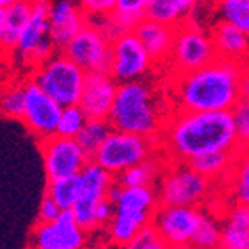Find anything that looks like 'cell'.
I'll return each instance as SVG.
<instances>
[{
    "label": "cell",
    "mask_w": 249,
    "mask_h": 249,
    "mask_svg": "<svg viewBox=\"0 0 249 249\" xmlns=\"http://www.w3.org/2000/svg\"><path fill=\"white\" fill-rule=\"evenodd\" d=\"M88 23L75 0H51L49 5V38L54 47L61 51L75 34Z\"/></svg>",
    "instance_id": "obj_16"
},
{
    "label": "cell",
    "mask_w": 249,
    "mask_h": 249,
    "mask_svg": "<svg viewBox=\"0 0 249 249\" xmlns=\"http://www.w3.org/2000/svg\"><path fill=\"white\" fill-rule=\"evenodd\" d=\"M129 249H162L166 248L162 242L160 235L155 230V227L152 223L145 225L142 230H138L136 235L129 241L127 244Z\"/></svg>",
    "instance_id": "obj_36"
},
{
    "label": "cell",
    "mask_w": 249,
    "mask_h": 249,
    "mask_svg": "<svg viewBox=\"0 0 249 249\" xmlns=\"http://www.w3.org/2000/svg\"><path fill=\"white\" fill-rule=\"evenodd\" d=\"M159 206V197L155 187H122L117 196L113 208L136 209V211L154 213Z\"/></svg>",
    "instance_id": "obj_25"
},
{
    "label": "cell",
    "mask_w": 249,
    "mask_h": 249,
    "mask_svg": "<svg viewBox=\"0 0 249 249\" xmlns=\"http://www.w3.org/2000/svg\"><path fill=\"white\" fill-rule=\"evenodd\" d=\"M59 112L61 105L47 96L34 80L30 79L23 84V112L19 121L38 142L56 134Z\"/></svg>",
    "instance_id": "obj_10"
},
{
    "label": "cell",
    "mask_w": 249,
    "mask_h": 249,
    "mask_svg": "<svg viewBox=\"0 0 249 249\" xmlns=\"http://www.w3.org/2000/svg\"><path fill=\"white\" fill-rule=\"evenodd\" d=\"M211 40L214 53L218 58L230 59V61H241L248 63V47H249V38L248 34L242 32L241 28L225 23V21H218L211 30Z\"/></svg>",
    "instance_id": "obj_18"
},
{
    "label": "cell",
    "mask_w": 249,
    "mask_h": 249,
    "mask_svg": "<svg viewBox=\"0 0 249 249\" xmlns=\"http://www.w3.org/2000/svg\"><path fill=\"white\" fill-rule=\"evenodd\" d=\"M108 121L113 129L148 138H159L164 124L154 91L143 79L117 86Z\"/></svg>",
    "instance_id": "obj_3"
},
{
    "label": "cell",
    "mask_w": 249,
    "mask_h": 249,
    "mask_svg": "<svg viewBox=\"0 0 249 249\" xmlns=\"http://www.w3.org/2000/svg\"><path fill=\"white\" fill-rule=\"evenodd\" d=\"M0 112L9 119H19L23 112V86H9L0 91Z\"/></svg>",
    "instance_id": "obj_33"
},
{
    "label": "cell",
    "mask_w": 249,
    "mask_h": 249,
    "mask_svg": "<svg viewBox=\"0 0 249 249\" xmlns=\"http://www.w3.org/2000/svg\"><path fill=\"white\" fill-rule=\"evenodd\" d=\"M242 154H244V150H220V152H211V154L194 157L187 164L206 178L213 179V181H221L225 179V175L233 169Z\"/></svg>",
    "instance_id": "obj_21"
},
{
    "label": "cell",
    "mask_w": 249,
    "mask_h": 249,
    "mask_svg": "<svg viewBox=\"0 0 249 249\" xmlns=\"http://www.w3.org/2000/svg\"><path fill=\"white\" fill-rule=\"evenodd\" d=\"M77 178H79V187H80L79 199H88V200L105 199L108 188L112 187V183L115 181V176L112 173H108L103 166H100L92 159H89L86 162V166L80 169Z\"/></svg>",
    "instance_id": "obj_23"
},
{
    "label": "cell",
    "mask_w": 249,
    "mask_h": 249,
    "mask_svg": "<svg viewBox=\"0 0 249 249\" xmlns=\"http://www.w3.org/2000/svg\"><path fill=\"white\" fill-rule=\"evenodd\" d=\"M150 0H117L113 18L119 21V25L129 32L145 18V11Z\"/></svg>",
    "instance_id": "obj_31"
},
{
    "label": "cell",
    "mask_w": 249,
    "mask_h": 249,
    "mask_svg": "<svg viewBox=\"0 0 249 249\" xmlns=\"http://www.w3.org/2000/svg\"><path fill=\"white\" fill-rule=\"evenodd\" d=\"M113 216V204L105 197V199H100L94 204V221L98 230L105 229L110 221V218Z\"/></svg>",
    "instance_id": "obj_38"
},
{
    "label": "cell",
    "mask_w": 249,
    "mask_h": 249,
    "mask_svg": "<svg viewBox=\"0 0 249 249\" xmlns=\"http://www.w3.org/2000/svg\"><path fill=\"white\" fill-rule=\"evenodd\" d=\"M0 53H2V51H0Z\"/></svg>",
    "instance_id": "obj_43"
},
{
    "label": "cell",
    "mask_w": 249,
    "mask_h": 249,
    "mask_svg": "<svg viewBox=\"0 0 249 249\" xmlns=\"http://www.w3.org/2000/svg\"><path fill=\"white\" fill-rule=\"evenodd\" d=\"M232 113L233 127H235L237 140L241 148H248V140H249V101L248 98H241L230 110Z\"/></svg>",
    "instance_id": "obj_34"
},
{
    "label": "cell",
    "mask_w": 249,
    "mask_h": 249,
    "mask_svg": "<svg viewBox=\"0 0 249 249\" xmlns=\"http://www.w3.org/2000/svg\"><path fill=\"white\" fill-rule=\"evenodd\" d=\"M40 143L47 179L77 176L89 160L88 154L84 152L75 138L54 134L47 140H42Z\"/></svg>",
    "instance_id": "obj_13"
},
{
    "label": "cell",
    "mask_w": 249,
    "mask_h": 249,
    "mask_svg": "<svg viewBox=\"0 0 249 249\" xmlns=\"http://www.w3.org/2000/svg\"><path fill=\"white\" fill-rule=\"evenodd\" d=\"M166 164L167 162L162 160L160 157L152 155V157L138 162L134 166L119 173L115 176V181L122 187H154L155 183L160 179Z\"/></svg>",
    "instance_id": "obj_24"
},
{
    "label": "cell",
    "mask_w": 249,
    "mask_h": 249,
    "mask_svg": "<svg viewBox=\"0 0 249 249\" xmlns=\"http://www.w3.org/2000/svg\"><path fill=\"white\" fill-rule=\"evenodd\" d=\"M155 143H157V138L112 129V133L108 134L107 140L92 155V160L103 166L108 173L117 176L127 167L155 155V146H157Z\"/></svg>",
    "instance_id": "obj_6"
},
{
    "label": "cell",
    "mask_w": 249,
    "mask_h": 249,
    "mask_svg": "<svg viewBox=\"0 0 249 249\" xmlns=\"http://www.w3.org/2000/svg\"><path fill=\"white\" fill-rule=\"evenodd\" d=\"M206 0H183V4H185V7H187V11H188V14H190V11L196 5H200V4H204Z\"/></svg>",
    "instance_id": "obj_40"
},
{
    "label": "cell",
    "mask_w": 249,
    "mask_h": 249,
    "mask_svg": "<svg viewBox=\"0 0 249 249\" xmlns=\"http://www.w3.org/2000/svg\"><path fill=\"white\" fill-rule=\"evenodd\" d=\"M110 53L108 73L119 84L142 80L154 65L142 42L131 30L110 42Z\"/></svg>",
    "instance_id": "obj_9"
},
{
    "label": "cell",
    "mask_w": 249,
    "mask_h": 249,
    "mask_svg": "<svg viewBox=\"0 0 249 249\" xmlns=\"http://www.w3.org/2000/svg\"><path fill=\"white\" fill-rule=\"evenodd\" d=\"M152 214L154 213L148 211L113 208V216L110 218L107 227H105L110 242L115 246L127 248L129 241L136 235L138 230H142L145 225H148L152 221Z\"/></svg>",
    "instance_id": "obj_19"
},
{
    "label": "cell",
    "mask_w": 249,
    "mask_h": 249,
    "mask_svg": "<svg viewBox=\"0 0 249 249\" xmlns=\"http://www.w3.org/2000/svg\"><path fill=\"white\" fill-rule=\"evenodd\" d=\"M49 5L51 0H32V14L13 49V53L32 68L46 61L58 51L49 38Z\"/></svg>",
    "instance_id": "obj_8"
},
{
    "label": "cell",
    "mask_w": 249,
    "mask_h": 249,
    "mask_svg": "<svg viewBox=\"0 0 249 249\" xmlns=\"http://www.w3.org/2000/svg\"><path fill=\"white\" fill-rule=\"evenodd\" d=\"M61 53L70 58L86 73L89 71H107L110 68V40L103 37L94 23L88 21L75 34V37L63 47Z\"/></svg>",
    "instance_id": "obj_11"
},
{
    "label": "cell",
    "mask_w": 249,
    "mask_h": 249,
    "mask_svg": "<svg viewBox=\"0 0 249 249\" xmlns=\"http://www.w3.org/2000/svg\"><path fill=\"white\" fill-rule=\"evenodd\" d=\"M86 241L88 233L77 225L70 209H61L53 221H37L30 235V246L37 249H80Z\"/></svg>",
    "instance_id": "obj_14"
},
{
    "label": "cell",
    "mask_w": 249,
    "mask_h": 249,
    "mask_svg": "<svg viewBox=\"0 0 249 249\" xmlns=\"http://www.w3.org/2000/svg\"><path fill=\"white\" fill-rule=\"evenodd\" d=\"M188 11L183 4V0H150L145 11V18L154 21H160L171 26L181 25L187 19Z\"/></svg>",
    "instance_id": "obj_28"
},
{
    "label": "cell",
    "mask_w": 249,
    "mask_h": 249,
    "mask_svg": "<svg viewBox=\"0 0 249 249\" xmlns=\"http://www.w3.org/2000/svg\"><path fill=\"white\" fill-rule=\"evenodd\" d=\"M157 142H162L169 162H188L220 150H244L237 140L230 110H179L164 121Z\"/></svg>",
    "instance_id": "obj_1"
},
{
    "label": "cell",
    "mask_w": 249,
    "mask_h": 249,
    "mask_svg": "<svg viewBox=\"0 0 249 249\" xmlns=\"http://www.w3.org/2000/svg\"><path fill=\"white\" fill-rule=\"evenodd\" d=\"M2 19H4V7H0V35H2Z\"/></svg>",
    "instance_id": "obj_42"
},
{
    "label": "cell",
    "mask_w": 249,
    "mask_h": 249,
    "mask_svg": "<svg viewBox=\"0 0 249 249\" xmlns=\"http://www.w3.org/2000/svg\"><path fill=\"white\" fill-rule=\"evenodd\" d=\"M61 213L59 206L54 202L51 197L44 196V199L40 200V206H38V221L40 223H47V221H53L58 218V214Z\"/></svg>",
    "instance_id": "obj_39"
},
{
    "label": "cell",
    "mask_w": 249,
    "mask_h": 249,
    "mask_svg": "<svg viewBox=\"0 0 249 249\" xmlns=\"http://www.w3.org/2000/svg\"><path fill=\"white\" fill-rule=\"evenodd\" d=\"M77 4L88 21H94L113 14L117 0H77Z\"/></svg>",
    "instance_id": "obj_37"
},
{
    "label": "cell",
    "mask_w": 249,
    "mask_h": 249,
    "mask_svg": "<svg viewBox=\"0 0 249 249\" xmlns=\"http://www.w3.org/2000/svg\"><path fill=\"white\" fill-rule=\"evenodd\" d=\"M13 2H16V0H0V7H5V5L13 4Z\"/></svg>",
    "instance_id": "obj_41"
},
{
    "label": "cell",
    "mask_w": 249,
    "mask_h": 249,
    "mask_svg": "<svg viewBox=\"0 0 249 249\" xmlns=\"http://www.w3.org/2000/svg\"><path fill=\"white\" fill-rule=\"evenodd\" d=\"M117 86L119 82L107 71H89L84 77L82 91H80L77 105L82 108L86 117L108 119L117 92Z\"/></svg>",
    "instance_id": "obj_15"
},
{
    "label": "cell",
    "mask_w": 249,
    "mask_h": 249,
    "mask_svg": "<svg viewBox=\"0 0 249 249\" xmlns=\"http://www.w3.org/2000/svg\"><path fill=\"white\" fill-rule=\"evenodd\" d=\"M159 181V204L190 208H200L208 202L216 183L192 169L187 162H167Z\"/></svg>",
    "instance_id": "obj_4"
},
{
    "label": "cell",
    "mask_w": 249,
    "mask_h": 249,
    "mask_svg": "<svg viewBox=\"0 0 249 249\" xmlns=\"http://www.w3.org/2000/svg\"><path fill=\"white\" fill-rule=\"evenodd\" d=\"M131 32L136 35L138 40L142 42V46L148 53L152 63L164 61V59L169 58L176 26L166 25L160 21H154L150 18H143Z\"/></svg>",
    "instance_id": "obj_17"
},
{
    "label": "cell",
    "mask_w": 249,
    "mask_h": 249,
    "mask_svg": "<svg viewBox=\"0 0 249 249\" xmlns=\"http://www.w3.org/2000/svg\"><path fill=\"white\" fill-rule=\"evenodd\" d=\"M46 196L58 204L59 209H71L80 196L79 178L77 176H65V178L47 179Z\"/></svg>",
    "instance_id": "obj_29"
},
{
    "label": "cell",
    "mask_w": 249,
    "mask_h": 249,
    "mask_svg": "<svg viewBox=\"0 0 249 249\" xmlns=\"http://www.w3.org/2000/svg\"><path fill=\"white\" fill-rule=\"evenodd\" d=\"M86 119H88V117H86V113L82 112V108L77 103L61 107L58 124H56V134H58V136L75 138L79 134L80 129H82Z\"/></svg>",
    "instance_id": "obj_32"
},
{
    "label": "cell",
    "mask_w": 249,
    "mask_h": 249,
    "mask_svg": "<svg viewBox=\"0 0 249 249\" xmlns=\"http://www.w3.org/2000/svg\"><path fill=\"white\" fill-rule=\"evenodd\" d=\"M248 63L218 56L197 70L175 73L173 82L179 110H232L241 98H248Z\"/></svg>",
    "instance_id": "obj_2"
},
{
    "label": "cell",
    "mask_w": 249,
    "mask_h": 249,
    "mask_svg": "<svg viewBox=\"0 0 249 249\" xmlns=\"http://www.w3.org/2000/svg\"><path fill=\"white\" fill-rule=\"evenodd\" d=\"M218 21H225L249 34V0H214Z\"/></svg>",
    "instance_id": "obj_30"
},
{
    "label": "cell",
    "mask_w": 249,
    "mask_h": 249,
    "mask_svg": "<svg viewBox=\"0 0 249 249\" xmlns=\"http://www.w3.org/2000/svg\"><path fill=\"white\" fill-rule=\"evenodd\" d=\"M32 14V0H16L4 7L2 19V35H0V51L13 53L21 30L26 25Z\"/></svg>",
    "instance_id": "obj_22"
},
{
    "label": "cell",
    "mask_w": 249,
    "mask_h": 249,
    "mask_svg": "<svg viewBox=\"0 0 249 249\" xmlns=\"http://www.w3.org/2000/svg\"><path fill=\"white\" fill-rule=\"evenodd\" d=\"M112 129L113 127L108 119H91V117H88L79 134L75 136V140L82 146L84 152L88 154V157L92 159L96 150L100 148L108 134L112 133Z\"/></svg>",
    "instance_id": "obj_26"
},
{
    "label": "cell",
    "mask_w": 249,
    "mask_h": 249,
    "mask_svg": "<svg viewBox=\"0 0 249 249\" xmlns=\"http://www.w3.org/2000/svg\"><path fill=\"white\" fill-rule=\"evenodd\" d=\"M221 223L220 248L248 249L249 248V209L248 204L233 202Z\"/></svg>",
    "instance_id": "obj_20"
},
{
    "label": "cell",
    "mask_w": 249,
    "mask_h": 249,
    "mask_svg": "<svg viewBox=\"0 0 249 249\" xmlns=\"http://www.w3.org/2000/svg\"><path fill=\"white\" fill-rule=\"evenodd\" d=\"M200 216V208L190 206H164L159 204L152 214L155 230L166 248H190L192 235Z\"/></svg>",
    "instance_id": "obj_12"
},
{
    "label": "cell",
    "mask_w": 249,
    "mask_h": 249,
    "mask_svg": "<svg viewBox=\"0 0 249 249\" xmlns=\"http://www.w3.org/2000/svg\"><path fill=\"white\" fill-rule=\"evenodd\" d=\"M86 71L63 53H56L34 68L32 80L61 107L79 103Z\"/></svg>",
    "instance_id": "obj_5"
},
{
    "label": "cell",
    "mask_w": 249,
    "mask_h": 249,
    "mask_svg": "<svg viewBox=\"0 0 249 249\" xmlns=\"http://www.w3.org/2000/svg\"><path fill=\"white\" fill-rule=\"evenodd\" d=\"M216 58L211 35L192 19H185L176 26L169 59L175 73L197 70Z\"/></svg>",
    "instance_id": "obj_7"
},
{
    "label": "cell",
    "mask_w": 249,
    "mask_h": 249,
    "mask_svg": "<svg viewBox=\"0 0 249 249\" xmlns=\"http://www.w3.org/2000/svg\"><path fill=\"white\" fill-rule=\"evenodd\" d=\"M241 160H242L241 167H239V160H237V164L232 169L233 171L232 197H233V202L248 204L249 202V167H248V159H246V152Z\"/></svg>",
    "instance_id": "obj_35"
},
{
    "label": "cell",
    "mask_w": 249,
    "mask_h": 249,
    "mask_svg": "<svg viewBox=\"0 0 249 249\" xmlns=\"http://www.w3.org/2000/svg\"><path fill=\"white\" fill-rule=\"evenodd\" d=\"M220 239H221V223L216 216L209 214V213L200 209L199 221L192 235L190 248H199V249H214L220 248Z\"/></svg>",
    "instance_id": "obj_27"
}]
</instances>
